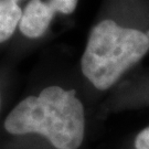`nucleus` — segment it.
Masks as SVG:
<instances>
[{
  "label": "nucleus",
  "mask_w": 149,
  "mask_h": 149,
  "mask_svg": "<svg viewBox=\"0 0 149 149\" xmlns=\"http://www.w3.org/2000/svg\"><path fill=\"white\" fill-rule=\"evenodd\" d=\"M20 1H21V0H20Z\"/></svg>",
  "instance_id": "7"
},
{
  "label": "nucleus",
  "mask_w": 149,
  "mask_h": 149,
  "mask_svg": "<svg viewBox=\"0 0 149 149\" xmlns=\"http://www.w3.org/2000/svg\"><path fill=\"white\" fill-rule=\"evenodd\" d=\"M136 149H149V127L143 129L135 139Z\"/></svg>",
  "instance_id": "6"
},
{
  "label": "nucleus",
  "mask_w": 149,
  "mask_h": 149,
  "mask_svg": "<svg viewBox=\"0 0 149 149\" xmlns=\"http://www.w3.org/2000/svg\"><path fill=\"white\" fill-rule=\"evenodd\" d=\"M3 126L13 136L38 134L55 149H79L85 136V111L75 91L51 85L19 102Z\"/></svg>",
  "instance_id": "1"
},
{
  "label": "nucleus",
  "mask_w": 149,
  "mask_h": 149,
  "mask_svg": "<svg viewBox=\"0 0 149 149\" xmlns=\"http://www.w3.org/2000/svg\"><path fill=\"white\" fill-rule=\"evenodd\" d=\"M55 15L47 0H29L23 8L19 30L28 39H39L48 31Z\"/></svg>",
  "instance_id": "3"
},
{
  "label": "nucleus",
  "mask_w": 149,
  "mask_h": 149,
  "mask_svg": "<svg viewBox=\"0 0 149 149\" xmlns=\"http://www.w3.org/2000/svg\"><path fill=\"white\" fill-rule=\"evenodd\" d=\"M149 37L144 32L103 20L91 30L81 70L95 88L106 91L147 53Z\"/></svg>",
  "instance_id": "2"
},
{
  "label": "nucleus",
  "mask_w": 149,
  "mask_h": 149,
  "mask_svg": "<svg viewBox=\"0 0 149 149\" xmlns=\"http://www.w3.org/2000/svg\"><path fill=\"white\" fill-rule=\"evenodd\" d=\"M22 12L20 0H0V43L8 41L19 29Z\"/></svg>",
  "instance_id": "4"
},
{
  "label": "nucleus",
  "mask_w": 149,
  "mask_h": 149,
  "mask_svg": "<svg viewBox=\"0 0 149 149\" xmlns=\"http://www.w3.org/2000/svg\"><path fill=\"white\" fill-rule=\"evenodd\" d=\"M55 13L71 15L77 7L79 0H47Z\"/></svg>",
  "instance_id": "5"
}]
</instances>
